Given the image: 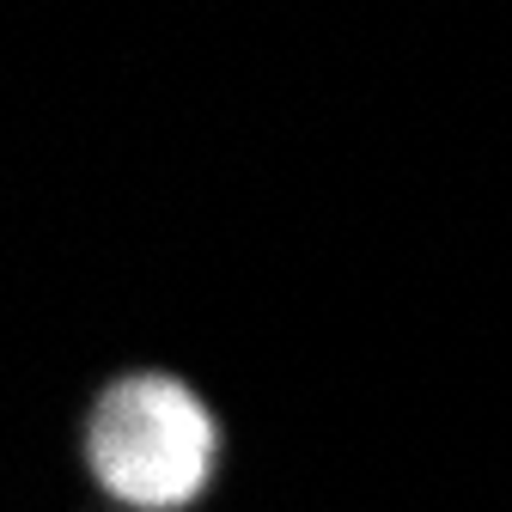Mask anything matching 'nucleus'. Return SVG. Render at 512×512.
<instances>
[{"mask_svg": "<svg viewBox=\"0 0 512 512\" xmlns=\"http://www.w3.org/2000/svg\"><path fill=\"white\" fill-rule=\"evenodd\" d=\"M86 464L98 488L141 512H183L220 464L214 409L171 372L110 378L86 421Z\"/></svg>", "mask_w": 512, "mask_h": 512, "instance_id": "nucleus-1", "label": "nucleus"}]
</instances>
